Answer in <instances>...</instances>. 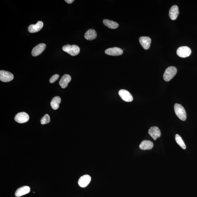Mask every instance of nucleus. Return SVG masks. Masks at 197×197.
<instances>
[{
    "label": "nucleus",
    "mask_w": 197,
    "mask_h": 197,
    "mask_svg": "<svg viewBox=\"0 0 197 197\" xmlns=\"http://www.w3.org/2000/svg\"><path fill=\"white\" fill-rule=\"evenodd\" d=\"M140 44L144 49H149L151 45V38L148 37H141L139 39Z\"/></svg>",
    "instance_id": "13"
},
{
    "label": "nucleus",
    "mask_w": 197,
    "mask_h": 197,
    "mask_svg": "<svg viewBox=\"0 0 197 197\" xmlns=\"http://www.w3.org/2000/svg\"><path fill=\"white\" fill-rule=\"evenodd\" d=\"M177 68L173 66H170L166 69L163 75L164 81H169L175 77L177 73Z\"/></svg>",
    "instance_id": "3"
},
{
    "label": "nucleus",
    "mask_w": 197,
    "mask_h": 197,
    "mask_svg": "<svg viewBox=\"0 0 197 197\" xmlns=\"http://www.w3.org/2000/svg\"><path fill=\"white\" fill-rule=\"evenodd\" d=\"M175 140L177 143L182 148V149H186V145L183 141L182 138L178 134H176L175 136Z\"/></svg>",
    "instance_id": "21"
},
{
    "label": "nucleus",
    "mask_w": 197,
    "mask_h": 197,
    "mask_svg": "<svg viewBox=\"0 0 197 197\" xmlns=\"http://www.w3.org/2000/svg\"><path fill=\"white\" fill-rule=\"evenodd\" d=\"M64 51L67 52L72 56H75L78 54L80 52L79 47L75 45H71L69 44L66 45L62 47Z\"/></svg>",
    "instance_id": "2"
},
{
    "label": "nucleus",
    "mask_w": 197,
    "mask_h": 197,
    "mask_svg": "<svg viewBox=\"0 0 197 197\" xmlns=\"http://www.w3.org/2000/svg\"><path fill=\"white\" fill-rule=\"evenodd\" d=\"M59 75H58V74H55L52 76V77L50 78V79L49 80L50 82L51 83H53L55 82L56 81H57L58 79L59 78Z\"/></svg>",
    "instance_id": "23"
},
{
    "label": "nucleus",
    "mask_w": 197,
    "mask_h": 197,
    "mask_svg": "<svg viewBox=\"0 0 197 197\" xmlns=\"http://www.w3.org/2000/svg\"><path fill=\"white\" fill-rule=\"evenodd\" d=\"M148 133L154 140H156L157 138L160 137L161 135L160 130L156 126L152 127L150 128Z\"/></svg>",
    "instance_id": "9"
},
{
    "label": "nucleus",
    "mask_w": 197,
    "mask_h": 197,
    "mask_svg": "<svg viewBox=\"0 0 197 197\" xmlns=\"http://www.w3.org/2000/svg\"><path fill=\"white\" fill-rule=\"evenodd\" d=\"M97 37V33L93 29H89L87 31L85 35V37L88 40H93L95 39Z\"/></svg>",
    "instance_id": "18"
},
{
    "label": "nucleus",
    "mask_w": 197,
    "mask_h": 197,
    "mask_svg": "<svg viewBox=\"0 0 197 197\" xmlns=\"http://www.w3.org/2000/svg\"><path fill=\"white\" fill-rule=\"evenodd\" d=\"M119 94L122 100L126 102H131L133 100V97L131 94L125 89H121L119 91Z\"/></svg>",
    "instance_id": "7"
},
{
    "label": "nucleus",
    "mask_w": 197,
    "mask_h": 197,
    "mask_svg": "<svg viewBox=\"0 0 197 197\" xmlns=\"http://www.w3.org/2000/svg\"><path fill=\"white\" fill-rule=\"evenodd\" d=\"M14 79L13 74L10 72L1 70L0 71V80L4 82H8Z\"/></svg>",
    "instance_id": "5"
},
{
    "label": "nucleus",
    "mask_w": 197,
    "mask_h": 197,
    "mask_svg": "<svg viewBox=\"0 0 197 197\" xmlns=\"http://www.w3.org/2000/svg\"><path fill=\"white\" fill-rule=\"evenodd\" d=\"M65 1L68 4H71L73 3L74 1V0H65Z\"/></svg>",
    "instance_id": "24"
},
{
    "label": "nucleus",
    "mask_w": 197,
    "mask_h": 197,
    "mask_svg": "<svg viewBox=\"0 0 197 197\" xmlns=\"http://www.w3.org/2000/svg\"><path fill=\"white\" fill-rule=\"evenodd\" d=\"M46 45L45 44L41 43L39 44L33 49L32 54L33 56L36 57L40 55L45 49Z\"/></svg>",
    "instance_id": "8"
},
{
    "label": "nucleus",
    "mask_w": 197,
    "mask_h": 197,
    "mask_svg": "<svg viewBox=\"0 0 197 197\" xmlns=\"http://www.w3.org/2000/svg\"><path fill=\"white\" fill-rule=\"evenodd\" d=\"M174 110L175 114L179 119L183 121L186 120L187 118L186 112L182 105L176 103L174 105Z\"/></svg>",
    "instance_id": "1"
},
{
    "label": "nucleus",
    "mask_w": 197,
    "mask_h": 197,
    "mask_svg": "<svg viewBox=\"0 0 197 197\" xmlns=\"http://www.w3.org/2000/svg\"><path fill=\"white\" fill-rule=\"evenodd\" d=\"M153 147V144L149 140H144L140 145V149L143 150L151 149Z\"/></svg>",
    "instance_id": "17"
},
{
    "label": "nucleus",
    "mask_w": 197,
    "mask_h": 197,
    "mask_svg": "<svg viewBox=\"0 0 197 197\" xmlns=\"http://www.w3.org/2000/svg\"><path fill=\"white\" fill-rule=\"evenodd\" d=\"M71 80V76L67 74L64 75L61 78L59 81V85L62 89H65L67 87Z\"/></svg>",
    "instance_id": "15"
},
{
    "label": "nucleus",
    "mask_w": 197,
    "mask_h": 197,
    "mask_svg": "<svg viewBox=\"0 0 197 197\" xmlns=\"http://www.w3.org/2000/svg\"><path fill=\"white\" fill-rule=\"evenodd\" d=\"M91 177L89 175H86L80 177L78 181L79 186L82 188H85L89 184L91 181Z\"/></svg>",
    "instance_id": "11"
},
{
    "label": "nucleus",
    "mask_w": 197,
    "mask_h": 197,
    "mask_svg": "<svg viewBox=\"0 0 197 197\" xmlns=\"http://www.w3.org/2000/svg\"><path fill=\"white\" fill-rule=\"evenodd\" d=\"M191 53V50L188 46H183L177 49V55L181 57L185 58L190 56Z\"/></svg>",
    "instance_id": "4"
},
{
    "label": "nucleus",
    "mask_w": 197,
    "mask_h": 197,
    "mask_svg": "<svg viewBox=\"0 0 197 197\" xmlns=\"http://www.w3.org/2000/svg\"><path fill=\"white\" fill-rule=\"evenodd\" d=\"M44 24L42 21H39L35 25H31L28 27L29 32L30 33H35L40 31L43 27Z\"/></svg>",
    "instance_id": "12"
},
{
    "label": "nucleus",
    "mask_w": 197,
    "mask_h": 197,
    "mask_svg": "<svg viewBox=\"0 0 197 197\" xmlns=\"http://www.w3.org/2000/svg\"><path fill=\"white\" fill-rule=\"evenodd\" d=\"M30 191V188L29 186H23L17 189L15 193V195L17 197H20L28 194Z\"/></svg>",
    "instance_id": "14"
},
{
    "label": "nucleus",
    "mask_w": 197,
    "mask_h": 197,
    "mask_svg": "<svg viewBox=\"0 0 197 197\" xmlns=\"http://www.w3.org/2000/svg\"><path fill=\"white\" fill-rule=\"evenodd\" d=\"M179 14V8L177 5H173L169 11V16L172 20L176 19Z\"/></svg>",
    "instance_id": "16"
},
{
    "label": "nucleus",
    "mask_w": 197,
    "mask_h": 197,
    "mask_svg": "<svg viewBox=\"0 0 197 197\" xmlns=\"http://www.w3.org/2000/svg\"><path fill=\"white\" fill-rule=\"evenodd\" d=\"M61 102V98L59 97H53L50 103L51 106L54 110H57L59 108L60 103Z\"/></svg>",
    "instance_id": "19"
},
{
    "label": "nucleus",
    "mask_w": 197,
    "mask_h": 197,
    "mask_svg": "<svg viewBox=\"0 0 197 197\" xmlns=\"http://www.w3.org/2000/svg\"><path fill=\"white\" fill-rule=\"evenodd\" d=\"M103 23L105 26L112 29L117 28L119 26L118 23H117L112 21L108 20V19H104L103 20Z\"/></svg>",
    "instance_id": "20"
},
{
    "label": "nucleus",
    "mask_w": 197,
    "mask_h": 197,
    "mask_svg": "<svg viewBox=\"0 0 197 197\" xmlns=\"http://www.w3.org/2000/svg\"><path fill=\"white\" fill-rule=\"evenodd\" d=\"M14 119L15 121L19 123H24L28 121L29 119V116L26 112H21L16 115Z\"/></svg>",
    "instance_id": "6"
},
{
    "label": "nucleus",
    "mask_w": 197,
    "mask_h": 197,
    "mask_svg": "<svg viewBox=\"0 0 197 197\" xmlns=\"http://www.w3.org/2000/svg\"><path fill=\"white\" fill-rule=\"evenodd\" d=\"M105 53L109 55L118 56L121 55L123 53V51L120 48L114 47L105 50Z\"/></svg>",
    "instance_id": "10"
},
{
    "label": "nucleus",
    "mask_w": 197,
    "mask_h": 197,
    "mask_svg": "<svg viewBox=\"0 0 197 197\" xmlns=\"http://www.w3.org/2000/svg\"><path fill=\"white\" fill-rule=\"evenodd\" d=\"M50 121V117L49 115L45 114L41 120V124H48Z\"/></svg>",
    "instance_id": "22"
}]
</instances>
